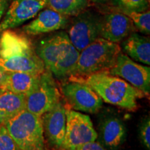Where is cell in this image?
Wrapping results in <instances>:
<instances>
[{
    "label": "cell",
    "instance_id": "cell-1",
    "mask_svg": "<svg viewBox=\"0 0 150 150\" xmlns=\"http://www.w3.org/2000/svg\"><path fill=\"white\" fill-rule=\"evenodd\" d=\"M0 66L7 72L40 74L46 70L31 40L11 29L5 30L0 35Z\"/></svg>",
    "mask_w": 150,
    "mask_h": 150
},
{
    "label": "cell",
    "instance_id": "cell-2",
    "mask_svg": "<svg viewBox=\"0 0 150 150\" xmlns=\"http://www.w3.org/2000/svg\"><path fill=\"white\" fill-rule=\"evenodd\" d=\"M45 69L59 79L72 76L80 52L70 40L67 32L59 31L43 38L35 47Z\"/></svg>",
    "mask_w": 150,
    "mask_h": 150
},
{
    "label": "cell",
    "instance_id": "cell-3",
    "mask_svg": "<svg viewBox=\"0 0 150 150\" xmlns=\"http://www.w3.org/2000/svg\"><path fill=\"white\" fill-rule=\"evenodd\" d=\"M109 72L92 74L84 77H72L88 85L105 102L128 110L137 108V99L144 94L122 79L110 74Z\"/></svg>",
    "mask_w": 150,
    "mask_h": 150
},
{
    "label": "cell",
    "instance_id": "cell-4",
    "mask_svg": "<svg viewBox=\"0 0 150 150\" xmlns=\"http://www.w3.org/2000/svg\"><path fill=\"white\" fill-rule=\"evenodd\" d=\"M121 52V47L117 43L98 38L80 52L71 76L84 77L95 73L109 72Z\"/></svg>",
    "mask_w": 150,
    "mask_h": 150
},
{
    "label": "cell",
    "instance_id": "cell-5",
    "mask_svg": "<svg viewBox=\"0 0 150 150\" xmlns=\"http://www.w3.org/2000/svg\"><path fill=\"white\" fill-rule=\"evenodd\" d=\"M4 125L22 150H47L40 116L24 109Z\"/></svg>",
    "mask_w": 150,
    "mask_h": 150
},
{
    "label": "cell",
    "instance_id": "cell-6",
    "mask_svg": "<svg viewBox=\"0 0 150 150\" xmlns=\"http://www.w3.org/2000/svg\"><path fill=\"white\" fill-rule=\"evenodd\" d=\"M24 96L25 109L41 117L60 102L61 93L52 74L46 70L32 90Z\"/></svg>",
    "mask_w": 150,
    "mask_h": 150
},
{
    "label": "cell",
    "instance_id": "cell-7",
    "mask_svg": "<svg viewBox=\"0 0 150 150\" xmlns=\"http://www.w3.org/2000/svg\"><path fill=\"white\" fill-rule=\"evenodd\" d=\"M97 133L89 115L74 110H66V128L61 149L76 150L88 142L96 140Z\"/></svg>",
    "mask_w": 150,
    "mask_h": 150
},
{
    "label": "cell",
    "instance_id": "cell-8",
    "mask_svg": "<svg viewBox=\"0 0 150 150\" xmlns=\"http://www.w3.org/2000/svg\"><path fill=\"white\" fill-rule=\"evenodd\" d=\"M67 34L79 52L82 51L99 37L102 17L95 11L85 10L74 16Z\"/></svg>",
    "mask_w": 150,
    "mask_h": 150
},
{
    "label": "cell",
    "instance_id": "cell-9",
    "mask_svg": "<svg viewBox=\"0 0 150 150\" xmlns=\"http://www.w3.org/2000/svg\"><path fill=\"white\" fill-rule=\"evenodd\" d=\"M110 74L122 79L146 96L150 93V68L136 63L125 54L120 52Z\"/></svg>",
    "mask_w": 150,
    "mask_h": 150
},
{
    "label": "cell",
    "instance_id": "cell-10",
    "mask_svg": "<svg viewBox=\"0 0 150 150\" xmlns=\"http://www.w3.org/2000/svg\"><path fill=\"white\" fill-rule=\"evenodd\" d=\"M61 91L74 110L96 113L102 107V99L91 87L80 81L72 79L61 86Z\"/></svg>",
    "mask_w": 150,
    "mask_h": 150
},
{
    "label": "cell",
    "instance_id": "cell-11",
    "mask_svg": "<svg viewBox=\"0 0 150 150\" xmlns=\"http://www.w3.org/2000/svg\"><path fill=\"white\" fill-rule=\"evenodd\" d=\"M46 6L47 0H11L0 22V33L34 18Z\"/></svg>",
    "mask_w": 150,
    "mask_h": 150
},
{
    "label": "cell",
    "instance_id": "cell-12",
    "mask_svg": "<svg viewBox=\"0 0 150 150\" xmlns=\"http://www.w3.org/2000/svg\"><path fill=\"white\" fill-rule=\"evenodd\" d=\"M136 31L131 19L115 10L102 17L99 37L118 44Z\"/></svg>",
    "mask_w": 150,
    "mask_h": 150
},
{
    "label": "cell",
    "instance_id": "cell-13",
    "mask_svg": "<svg viewBox=\"0 0 150 150\" xmlns=\"http://www.w3.org/2000/svg\"><path fill=\"white\" fill-rule=\"evenodd\" d=\"M44 135L52 145L61 149L66 128V109L63 103L56 106L41 116Z\"/></svg>",
    "mask_w": 150,
    "mask_h": 150
},
{
    "label": "cell",
    "instance_id": "cell-14",
    "mask_svg": "<svg viewBox=\"0 0 150 150\" xmlns=\"http://www.w3.org/2000/svg\"><path fill=\"white\" fill-rule=\"evenodd\" d=\"M68 24V17L48 8L40 11L32 21L24 26L22 30L28 35H36L65 29Z\"/></svg>",
    "mask_w": 150,
    "mask_h": 150
},
{
    "label": "cell",
    "instance_id": "cell-15",
    "mask_svg": "<svg viewBox=\"0 0 150 150\" xmlns=\"http://www.w3.org/2000/svg\"><path fill=\"white\" fill-rule=\"evenodd\" d=\"M122 42L121 49L130 59L146 65H150L149 37L133 32Z\"/></svg>",
    "mask_w": 150,
    "mask_h": 150
},
{
    "label": "cell",
    "instance_id": "cell-16",
    "mask_svg": "<svg viewBox=\"0 0 150 150\" xmlns=\"http://www.w3.org/2000/svg\"><path fill=\"white\" fill-rule=\"evenodd\" d=\"M100 136L106 147L111 149L120 146L126 138V129L123 122L116 117H108L100 123Z\"/></svg>",
    "mask_w": 150,
    "mask_h": 150
},
{
    "label": "cell",
    "instance_id": "cell-17",
    "mask_svg": "<svg viewBox=\"0 0 150 150\" xmlns=\"http://www.w3.org/2000/svg\"><path fill=\"white\" fill-rule=\"evenodd\" d=\"M40 74L22 72H7L2 88L4 91L25 95L35 86Z\"/></svg>",
    "mask_w": 150,
    "mask_h": 150
},
{
    "label": "cell",
    "instance_id": "cell-18",
    "mask_svg": "<svg viewBox=\"0 0 150 150\" xmlns=\"http://www.w3.org/2000/svg\"><path fill=\"white\" fill-rule=\"evenodd\" d=\"M25 109V96L8 91L0 94V125Z\"/></svg>",
    "mask_w": 150,
    "mask_h": 150
},
{
    "label": "cell",
    "instance_id": "cell-19",
    "mask_svg": "<svg viewBox=\"0 0 150 150\" xmlns=\"http://www.w3.org/2000/svg\"><path fill=\"white\" fill-rule=\"evenodd\" d=\"M88 5V0H47L49 8L67 17L77 16Z\"/></svg>",
    "mask_w": 150,
    "mask_h": 150
},
{
    "label": "cell",
    "instance_id": "cell-20",
    "mask_svg": "<svg viewBox=\"0 0 150 150\" xmlns=\"http://www.w3.org/2000/svg\"><path fill=\"white\" fill-rule=\"evenodd\" d=\"M116 11L122 13L131 19L134 23L136 30L144 34L149 35L150 33V12L148 10L145 12H136V11Z\"/></svg>",
    "mask_w": 150,
    "mask_h": 150
},
{
    "label": "cell",
    "instance_id": "cell-21",
    "mask_svg": "<svg viewBox=\"0 0 150 150\" xmlns=\"http://www.w3.org/2000/svg\"><path fill=\"white\" fill-rule=\"evenodd\" d=\"M115 9L120 11L145 12L149 10L147 0H110Z\"/></svg>",
    "mask_w": 150,
    "mask_h": 150
},
{
    "label": "cell",
    "instance_id": "cell-22",
    "mask_svg": "<svg viewBox=\"0 0 150 150\" xmlns=\"http://www.w3.org/2000/svg\"><path fill=\"white\" fill-rule=\"evenodd\" d=\"M0 150H22L10 136L4 124L0 125Z\"/></svg>",
    "mask_w": 150,
    "mask_h": 150
},
{
    "label": "cell",
    "instance_id": "cell-23",
    "mask_svg": "<svg viewBox=\"0 0 150 150\" xmlns=\"http://www.w3.org/2000/svg\"><path fill=\"white\" fill-rule=\"evenodd\" d=\"M139 136L142 145L147 150L150 149V120L147 117L145 118L140 124Z\"/></svg>",
    "mask_w": 150,
    "mask_h": 150
},
{
    "label": "cell",
    "instance_id": "cell-24",
    "mask_svg": "<svg viewBox=\"0 0 150 150\" xmlns=\"http://www.w3.org/2000/svg\"><path fill=\"white\" fill-rule=\"evenodd\" d=\"M76 150H106L98 142L95 141L88 142L81 146Z\"/></svg>",
    "mask_w": 150,
    "mask_h": 150
},
{
    "label": "cell",
    "instance_id": "cell-25",
    "mask_svg": "<svg viewBox=\"0 0 150 150\" xmlns=\"http://www.w3.org/2000/svg\"><path fill=\"white\" fill-rule=\"evenodd\" d=\"M11 0H0V20L6 12Z\"/></svg>",
    "mask_w": 150,
    "mask_h": 150
},
{
    "label": "cell",
    "instance_id": "cell-26",
    "mask_svg": "<svg viewBox=\"0 0 150 150\" xmlns=\"http://www.w3.org/2000/svg\"><path fill=\"white\" fill-rule=\"evenodd\" d=\"M6 74L7 72L4 70L1 66H0V88H2V86L5 81Z\"/></svg>",
    "mask_w": 150,
    "mask_h": 150
},
{
    "label": "cell",
    "instance_id": "cell-27",
    "mask_svg": "<svg viewBox=\"0 0 150 150\" xmlns=\"http://www.w3.org/2000/svg\"><path fill=\"white\" fill-rule=\"evenodd\" d=\"M88 1H91L95 4H104L110 0H88Z\"/></svg>",
    "mask_w": 150,
    "mask_h": 150
},
{
    "label": "cell",
    "instance_id": "cell-28",
    "mask_svg": "<svg viewBox=\"0 0 150 150\" xmlns=\"http://www.w3.org/2000/svg\"><path fill=\"white\" fill-rule=\"evenodd\" d=\"M4 91V90L3 88H0V94L2 93Z\"/></svg>",
    "mask_w": 150,
    "mask_h": 150
},
{
    "label": "cell",
    "instance_id": "cell-29",
    "mask_svg": "<svg viewBox=\"0 0 150 150\" xmlns=\"http://www.w3.org/2000/svg\"><path fill=\"white\" fill-rule=\"evenodd\" d=\"M147 1H149V0H147Z\"/></svg>",
    "mask_w": 150,
    "mask_h": 150
}]
</instances>
